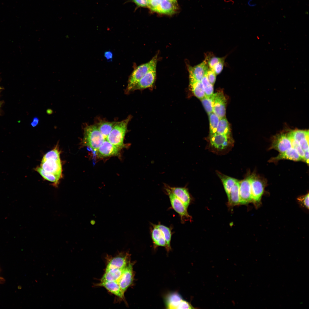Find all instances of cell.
Wrapping results in <instances>:
<instances>
[{"label": "cell", "instance_id": "obj_37", "mask_svg": "<svg viewBox=\"0 0 309 309\" xmlns=\"http://www.w3.org/2000/svg\"><path fill=\"white\" fill-rule=\"evenodd\" d=\"M224 60L215 64L211 69L217 75L219 74L222 71L224 65Z\"/></svg>", "mask_w": 309, "mask_h": 309}, {"label": "cell", "instance_id": "obj_1", "mask_svg": "<svg viewBox=\"0 0 309 309\" xmlns=\"http://www.w3.org/2000/svg\"><path fill=\"white\" fill-rule=\"evenodd\" d=\"M105 140L96 125H86L84 127L82 144L93 152H96Z\"/></svg>", "mask_w": 309, "mask_h": 309}, {"label": "cell", "instance_id": "obj_31", "mask_svg": "<svg viewBox=\"0 0 309 309\" xmlns=\"http://www.w3.org/2000/svg\"><path fill=\"white\" fill-rule=\"evenodd\" d=\"M204 88L205 96L210 97L213 94V86L208 80L206 74L203 78L201 81Z\"/></svg>", "mask_w": 309, "mask_h": 309}, {"label": "cell", "instance_id": "obj_29", "mask_svg": "<svg viewBox=\"0 0 309 309\" xmlns=\"http://www.w3.org/2000/svg\"><path fill=\"white\" fill-rule=\"evenodd\" d=\"M44 179L54 183L57 186L60 179L54 175L47 172L44 170L40 167H37L35 169Z\"/></svg>", "mask_w": 309, "mask_h": 309}, {"label": "cell", "instance_id": "obj_17", "mask_svg": "<svg viewBox=\"0 0 309 309\" xmlns=\"http://www.w3.org/2000/svg\"><path fill=\"white\" fill-rule=\"evenodd\" d=\"M167 185L171 192L187 208L191 200L190 195L188 189L185 187H171Z\"/></svg>", "mask_w": 309, "mask_h": 309}, {"label": "cell", "instance_id": "obj_41", "mask_svg": "<svg viewBox=\"0 0 309 309\" xmlns=\"http://www.w3.org/2000/svg\"><path fill=\"white\" fill-rule=\"evenodd\" d=\"M104 56L108 61H112L113 58L112 53L110 51H107L104 53Z\"/></svg>", "mask_w": 309, "mask_h": 309}, {"label": "cell", "instance_id": "obj_28", "mask_svg": "<svg viewBox=\"0 0 309 309\" xmlns=\"http://www.w3.org/2000/svg\"><path fill=\"white\" fill-rule=\"evenodd\" d=\"M216 133L227 135L230 134V131L229 123L225 118L224 117L219 119Z\"/></svg>", "mask_w": 309, "mask_h": 309}, {"label": "cell", "instance_id": "obj_11", "mask_svg": "<svg viewBox=\"0 0 309 309\" xmlns=\"http://www.w3.org/2000/svg\"><path fill=\"white\" fill-rule=\"evenodd\" d=\"M40 167L46 172L54 175L59 179L61 178L62 169L60 159H42Z\"/></svg>", "mask_w": 309, "mask_h": 309}, {"label": "cell", "instance_id": "obj_39", "mask_svg": "<svg viewBox=\"0 0 309 309\" xmlns=\"http://www.w3.org/2000/svg\"><path fill=\"white\" fill-rule=\"evenodd\" d=\"M206 75L209 82L213 86L215 81L216 75L211 69L210 68L208 70Z\"/></svg>", "mask_w": 309, "mask_h": 309}, {"label": "cell", "instance_id": "obj_33", "mask_svg": "<svg viewBox=\"0 0 309 309\" xmlns=\"http://www.w3.org/2000/svg\"><path fill=\"white\" fill-rule=\"evenodd\" d=\"M200 100L208 114L213 112L211 96L208 97L205 96Z\"/></svg>", "mask_w": 309, "mask_h": 309}, {"label": "cell", "instance_id": "obj_26", "mask_svg": "<svg viewBox=\"0 0 309 309\" xmlns=\"http://www.w3.org/2000/svg\"><path fill=\"white\" fill-rule=\"evenodd\" d=\"M191 90L195 96L200 100L205 96V92L201 81L190 83Z\"/></svg>", "mask_w": 309, "mask_h": 309}, {"label": "cell", "instance_id": "obj_30", "mask_svg": "<svg viewBox=\"0 0 309 309\" xmlns=\"http://www.w3.org/2000/svg\"><path fill=\"white\" fill-rule=\"evenodd\" d=\"M209 114L210 135L216 133L219 118L213 112Z\"/></svg>", "mask_w": 309, "mask_h": 309}, {"label": "cell", "instance_id": "obj_45", "mask_svg": "<svg viewBox=\"0 0 309 309\" xmlns=\"http://www.w3.org/2000/svg\"><path fill=\"white\" fill-rule=\"evenodd\" d=\"M90 223L92 225H94L96 223V221L94 220H92L90 221Z\"/></svg>", "mask_w": 309, "mask_h": 309}, {"label": "cell", "instance_id": "obj_48", "mask_svg": "<svg viewBox=\"0 0 309 309\" xmlns=\"http://www.w3.org/2000/svg\"><path fill=\"white\" fill-rule=\"evenodd\" d=\"M1 87H0V90H1Z\"/></svg>", "mask_w": 309, "mask_h": 309}, {"label": "cell", "instance_id": "obj_16", "mask_svg": "<svg viewBox=\"0 0 309 309\" xmlns=\"http://www.w3.org/2000/svg\"><path fill=\"white\" fill-rule=\"evenodd\" d=\"M264 185L262 181L254 176L251 175V193L252 200L258 202L264 191Z\"/></svg>", "mask_w": 309, "mask_h": 309}, {"label": "cell", "instance_id": "obj_8", "mask_svg": "<svg viewBox=\"0 0 309 309\" xmlns=\"http://www.w3.org/2000/svg\"><path fill=\"white\" fill-rule=\"evenodd\" d=\"M157 63H154L151 67L146 74L134 86L131 92L145 89L153 85L156 76Z\"/></svg>", "mask_w": 309, "mask_h": 309}, {"label": "cell", "instance_id": "obj_5", "mask_svg": "<svg viewBox=\"0 0 309 309\" xmlns=\"http://www.w3.org/2000/svg\"><path fill=\"white\" fill-rule=\"evenodd\" d=\"M211 98L213 112L219 119L225 117L227 100L223 92L219 91L213 94Z\"/></svg>", "mask_w": 309, "mask_h": 309}, {"label": "cell", "instance_id": "obj_2", "mask_svg": "<svg viewBox=\"0 0 309 309\" xmlns=\"http://www.w3.org/2000/svg\"><path fill=\"white\" fill-rule=\"evenodd\" d=\"M131 118L132 116H129L121 121L117 122L106 139L120 149L124 147V137Z\"/></svg>", "mask_w": 309, "mask_h": 309}, {"label": "cell", "instance_id": "obj_13", "mask_svg": "<svg viewBox=\"0 0 309 309\" xmlns=\"http://www.w3.org/2000/svg\"><path fill=\"white\" fill-rule=\"evenodd\" d=\"M292 147L291 141L288 133H283L278 135L275 137L271 148L274 149L281 153Z\"/></svg>", "mask_w": 309, "mask_h": 309}, {"label": "cell", "instance_id": "obj_7", "mask_svg": "<svg viewBox=\"0 0 309 309\" xmlns=\"http://www.w3.org/2000/svg\"><path fill=\"white\" fill-rule=\"evenodd\" d=\"M207 58L200 64L188 68L190 82L201 81L206 74L208 70L207 62Z\"/></svg>", "mask_w": 309, "mask_h": 309}, {"label": "cell", "instance_id": "obj_23", "mask_svg": "<svg viewBox=\"0 0 309 309\" xmlns=\"http://www.w3.org/2000/svg\"><path fill=\"white\" fill-rule=\"evenodd\" d=\"M116 122L101 120L95 125L106 139Z\"/></svg>", "mask_w": 309, "mask_h": 309}, {"label": "cell", "instance_id": "obj_32", "mask_svg": "<svg viewBox=\"0 0 309 309\" xmlns=\"http://www.w3.org/2000/svg\"><path fill=\"white\" fill-rule=\"evenodd\" d=\"M53 159L60 160V152L58 145L52 150L47 153L43 156L42 159Z\"/></svg>", "mask_w": 309, "mask_h": 309}, {"label": "cell", "instance_id": "obj_38", "mask_svg": "<svg viewBox=\"0 0 309 309\" xmlns=\"http://www.w3.org/2000/svg\"><path fill=\"white\" fill-rule=\"evenodd\" d=\"M300 203L304 207L309 208V194L302 197L298 198L297 199Z\"/></svg>", "mask_w": 309, "mask_h": 309}, {"label": "cell", "instance_id": "obj_24", "mask_svg": "<svg viewBox=\"0 0 309 309\" xmlns=\"http://www.w3.org/2000/svg\"><path fill=\"white\" fill-rule=\"evenodd\" d=\"M239 181H238L236 182L232 188L229 194L227 195L229 205L234 206L240 204Z\"/></svg>", "mask_w": 309, "mask_h": 309}, {"label": "cell", "instance_id": "obj_6", "mask_svg": "<svg viewBox=\"0 0 309 309\" xmlns=\"http://www.w3.org/2000/svg\"><path fill=\"white\" fill-rule=\"evenodd\" d=\"M165 304L168 309H194L191 304L183 299L178 293L174 292L169 294L166 297Z\"/></svg>", "mask_w": 309, "mask_h": 309}, {"label": "cell", "instance_id": "obj_21", "mask_svg": "<svg viewBox=\"0 0 309 309\" xmlns=\"http://www.w3.org/2000/svg\"><path fill=\"white\" fill-rule=\"evenodd\" d=\"M283 159L297 161L303 160L297 150L292 147L286 151L280 153L278 156L272 158L271 160L276 161Z\"/></svg>", "mask_w": 309, "mask_h": 309}, {"label": "cell", "instance_id": "obj_19", "mask_svg": "<svg viewBox=\"0 0 309 309\" xmlns=\"http://www.w3.org/2000/svg\"><path fill=\"white\" fill-rule=\"evenodd\" d=\"M151 225L153 228L151 231V236L154 247L161 246L166 248V241L162 231L156 225L151 223Z\"/></svg>", "mask_w": 309, "mask_h": 309}, {"label": "cell", "instance_id": "obj_14", "mask_svg": "<svg viewBox=\"0 0 309 309\" xmlns=\"http://www.w3.org/2000/svg\"><path fill=\"white\" fill-rule=\"evenodd\" d=\"M120 149L105 139L95 153L98 157H106L118 155Z\"/></svg>", "mask_w": 309, "mask_h": 309}, {"label": "cell", "instance_id": "obj_12", "mask_svg": "<svg viewBox=\"0 0 309 309\" xmlns=\"http://www.w3.org/2000/svg\"><path fill=\"white\" fill-rule=\"evenodd\" d=\"M250 176L241 181L239 183L240 204H245L251 201L252 199L251 193V180Z\"/></svg>", "mask_w": 309, "mask_h": 309}, {"label": "cell", "instance_id": "obj_20", "mask_svg": "<svg viewBox=\"0 0 309 309\" xmlns=\"http://www.w3.org/2000/svg\"><path fill=\"white\" fill-rule=\"evenodd\" d=\"M177 9V3L167 0H161L155 12L161 14L170 15L175 13Z\"/></svg>", "mask_w": 309, "mask_h": 309}, {"label": "cell", "instance_id": "obj_43", "mask_svg": "<svg viewBox=\"0 0 309 309\" xmlns=\"http://www.w3.org/2000/svg\"><path fill=\"white\" fill-rule=\"evenodd\" d=\"M304 161L308 165L309 163V150L304 152Z\"/></svg>", "mask_w": 309, "mask_h": 309}, {"label": "cell", "instance_id": "obj_22", "mask_svg": "<svg viewBox=\"0 0 309 309\" xmlns=\"http://www.w3.org/2000/svg\"><path fill=\"white\" fill-rule=\"evenodd\" d=\"M124 268L105 270V273L100 280L101 282H118L122 276Z\"/></svg>", "mask_w": 309, "mask_h": 309}, {"label": "cell", "instance_id": "obj_35", "mask_svg": "<svg viewBox=\"0 0 309 309\" xmlns=\"http://www.w3.org/2000/svg\"><path fill=\"white\" fill-rule=\"evenodd\" d=\"M224 60L225 58L224 57H213L209 60L207 58V62L208 66L210 69H212L215 64Z\"/></svg>", "mask_w": 309, "mask_h": 309}, {"label": "cell", "instance_id": "obj_25", "mask_svg": "<svg viewBox=\"0 0 309 309\" xmlns=\"http://www.w3.org/2000/svg\"><path fill=\"white\" fill-rule=\"evenodd\" d=\"M218 174L222 181L225 191L228 195L232 188L238 180L235 178L221 174Z\"/></svg>", "mask_w": 309, "mask_h": 309}, {"label": "cell", "instance_id": "obj_3", "mask_svg": "<svg viewBox=\"0 0 309 309\" xmlns=\"http://www.w3.org/2000/svg\"><path fill=\"white\" fill-rule=\"evenodd\" d=\"M157 56H155L150 61L146 63L137 67L129 77L128 84L125 92L128 94L136 84L144 76L151 67L155 63L157 62Z\"/></svg>", "mask_w": 309, "mask_h": 309}, {"label": "cell", "instance_id": "obj_10", "mask_svg": "<svg viewBox=\"0 0 309 309\" xmlns=\"http://www.w3.org/2000/svg\"><path fill=\"white\" fill-rule=\"evenodd\" d=\"M134 263L130 262L124 268L122 276L118 283L124 294L128 288L132 284L134 274L133 270Z\"/></svg>", "mask_w": 309, "mask_h": 309}, {"label": "cell", "instance_id": "obj_18", "mask_svg": "<svg viewBox=\"0 0 309 309\" xmlns=\"http://www.w3.org/2000/svg\"><path fill=\"white\" fill-rule=\"evenodd\" d=\"M96 286L103 287L112 294L124 301L125 300L124 294L116 282H101L96 284Z\"/></svg>", "mask_w": 309, "mask_h": 309}, {"label": "cell", "instance_id": "obj_36", "mask_svg": "<svg viewBox=\"0 0 309 309\" xmlns=\"http://www.w3.org/2000/svg\"><path fill=\"white\" fill-rule=\"evenodd\" d=\"M299 142L304 152L309 150V136L302 138Z\"/></svg>", "mask_w": 309, "mask_h": 309}, {"label": "cell", "instance_id": "obj_42", "mask_svg": "<svg viewBox=\"0 0 309 309\" xmlns=\"http://www.w3.org/2000/svg\"><path fill=\"white\" fill-rule=\"evenodd\" d=\"M39 122V119L37 117H34L31 123V125L33 127H35L38 124Z\"/></svg>", "mask_w": 309, "mask_h": 309}, {"label": "cell", "instance_id": "obj_34", "mask_svg": "<svg viewBox=\"0 0 309 309\" xmlns=\"http://www.w3.org/2000/svg\"><path fill=\"white\" fill-rule=\"evenodd\" d=\"M289 136L291 141L292 147L297 150L303 160H304V152L301 147L299 142L291 138L290 136Z\"/></svg>", "mask_w": 309, "mask_h": 309}, {"label": "cell", "instance_id": "obj_47", "mask_svg": "<svg viewBox=\"0 0 309 309\" xmlns=\"http://www.w3.org/2000/svg\"><path fill=\"white\" fill-rule=\"evenodd\" d=\"M1 102H0V107H1Z\"/></svg>", "mask_w": 309, "mask_h": 309}, {"label": "cell", "instance_id": "obj_15", "mask_svg": "<svg viewBox=\"0 0 309 309\" xmlns=\"http://www.w3.org/2000/svg\"><path fill=\"white\" fill-rule=\"evenodd\" d=\"M229 135L217 133L210 135L209 139L211 145L219 150L226 148L231 143V139Z\"/></svg>", "mask_w": 309, "mask_h": 309}, {"label": "cell", "instance_id": "obj_40", "mask_svg": "<svg viewBox=\"0 0 309 309\" xmlns=\"http://www.w3.org/2000/svg\"><path fill=\"white\" fill-rule=\"evenodd\" d=\"M137 6L141 7H148L149 0H132Z\"/></svg>", "mask_w": 309, "mask_h": 309}, {"label": "cell", "instance_id": "obj_9", "mask_svg": "<svg viewBox=\"0 0 309 309\" xmlns=\"http://www.w3.org/2000/svg\"><path fill=\"white\" fill-rule=\"evenodd\" d=\"M130 255L127 252H121L115 257L109 259L105 270L112 269H122L130 262Z\"/></svg>", "mask_w": 309, "mask_h": 309}, {"label": "cell", "instance_id": "obj_27", "mask_svg": "<svg viewBox=\"0 0 309 309\" xmlns=\"http://www.w3.org/2000/svg\"><path fill=\"white\" fill-rule=\"evenodd\" d=\"M156 225L163 233L167 244L166 249L168 251L171 249V241L172 234L171 229L160 223H159Z\"/></svg>", "mask_w": 309, "mask_h": 309}, {"label": "cell", "instance_id": "obj_4", "mask_svg": "<svg viewBox=\"0 0 309 309\" xmlns=\"http://www.w3.org/2000/svg\"><path fill=\"white\" fill-rule=\"evenodd\" d=\"M165 187L166 192L169 196L171 206L180 216L181 222L183 223L185 221L190 219L191 217L188 212L187 208L171 192L167 185H165Z\"/></svg>", "mask_w": 309, "mask_h": 309}, {"label": "cell", "instance_id": "obj_44", "mask_svg": "<svg viewBox=\"0 0 309 309\" xmlns=\"http://www.w3.org/2000/svg\"><path fill=\"white\" fill-rule=\"evenodd\" d=\"M47 113L48 114H50L53 113V111L51 109H48L46 111Z\"/></svg>", "mask_w": 309, "mask_h": 309}, {"label": "cell", "instance_id": "obj_46", "mask_svg": "<svg viewBox=\"0 0 309 309\" xmlns=\"http://www.w3.org/2000/svg\"><path fill=\"white\" fill-rule=\"evenodd\" d=\"M172 2L177 3V0H167Z\"/></svg>", "mask_w": 309, "mask_h": 309}]
</instances>
